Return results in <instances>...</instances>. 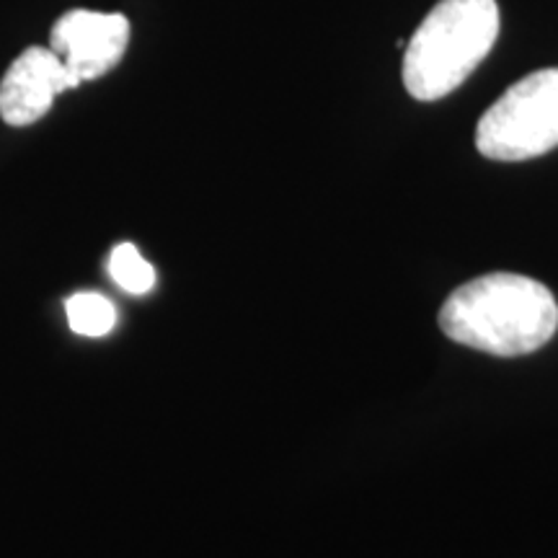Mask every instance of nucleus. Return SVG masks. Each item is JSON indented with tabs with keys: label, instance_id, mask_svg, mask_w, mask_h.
Here are the masks:
<instances>
[{
	"label": "nucleus",
	"instance_id": "obj_3",
	"mask_svg": "<svg viewBox=\"0 0 558 558\" xmlns=\"http://www.w3.org/2000/svg\"><path fill=\"white\" fill-rule=\"evenodd\" d=\"M481 156L514 163L558 148V68H543L509 86L476 128Z\"/></svg>",
	"mask_w": 558,
	"mask_h": 558
},
{
	"label": "nucleus",
	"instance_id": "obj_4",
	"mask_svg": "<svg viewBox=\"0 0 558 558\" xmlns=\"http://www.w3.org/2000/svg\"><path fill=\"white\" fill-rule=\"evenodd\" d=\"M130 45V21L122 13L68 11L54 21L50 50L78 83L107 75L124 58Z\"/></svg>",
	"mask_w": 558,
	"mask_h": 558
},
{
	"label": "nucleus",
	"instance_id": "obj_7",
	"mask_svg": "<svg viewBox=\"0 0 558 558\" xmlns=\"http://www.w3.org/2000/svg\"><path fill=\"white\" fill-rule=\"evenodd\" d=\"M109 271L114 282L132 295H145L156 284V269L143 259L132 243H120L109 256Z\"/></svg>",
	"mask_w": 558,
	"mask_h": 558
},
{
	"label": "nucleus",
	"instance_id": "obj_1",
	"mask_svg": "<svg viewBox=\"0 0 558 558\" xmlns=\"http://www.w3.org/2000/svg\"><path fill=\"white\" fill-rule=\"evenodd\" d=\"M439 329L456 344L497 357L546 347L558 329V303L546 284L512 271L471 279L445 300Z\"/></svg>",
	"mask_w": 558,
	"mask_h": 558
},
{
	"label": "nucleus",
	"instance_id": "obj_2",
	"mask_svg": "<svg viewBox=\"0 0 558 558\" xmlns=\"http://www.w3.org/2000/svg\"><path fill=\"white\" fill-rule=\"evenodd\" d=\"M497 0H439L403 54V86L416 101H439L460 88L499 37Z\"/></svg>",
	"mask_w": 558,
	"mask_h": 558
},
{
	"label": "nucleus",
	"instance_id": "obj_5",
	"mask_svg": "<svg viewBox=\"0 0 558 558\" xmlns=\"http://www.w3.org/2000/svg\"><path fill=\"white\" fill-rule=\"evenodd\" d=\"M78 86L50 47H26L0 83V117L11 128H26L39 122L60 94Z\"/></svg>",
	"mask_w": 558,
	"mask_h": 558
},
{
	"label": "nucleus",
	"instance_id": "obj_6",
	"mask_svg": "<svg viewBox=\"0 0 558 558\" xmlns=\"http://www.w3.org/2000/svg\"><path fill=\"white\" fill-rule=\"evenodd\" d=\"M70 329L81 337L99 339L117 326V308L99 292H78L65 303Z\"/></svg>",
	"mask_w": 558,
	"mask_h": 558
}]
</instances>
